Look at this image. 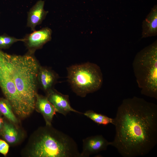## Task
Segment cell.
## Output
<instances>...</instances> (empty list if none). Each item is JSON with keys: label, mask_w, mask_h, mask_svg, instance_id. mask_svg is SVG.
Listing matches in <instances>:
<instances>
[{"label": "cell", "mask_w": 157, "mask_h": 157, "mask_svg": "<svg viewBox=\"0 0 157 157\" xmlns=\"http://www.w3.org/2000/svg\"><path fill=\"white\" fill-rule=\"evenodd\" d=\"M0 88L12 106L16 115L23 119L32 113L19 95L14 82L9 63L8 54L0 50Z\"/></svg>", "instance_id": "8992f818"}, {"label": "cell", "mask_w": 157, "mask_h": 157, "mask_svg": "<svg viewBox=\"0 0 157 157\" xmlns=\"http://www.w3.org/2000/svg\"><path fill=\"white\" fill-rule=\"evenodd\" d=\"M24 38L17 39L6 35H0V48H8L15 42L19 41L24 42Z\"/></svg>", "instance_id": "e0dca14e"}, {"label": "cell", "mask_w": 157, "mask_h": 157, "mask_svg": "<svg viewBox=\"0 0 157 157\" xmlns=\"http://www.w3.org/2000/svg\"><path fill=\"white\" fill-rule=\"evenodd\" d=\"M56 79L57 76L52 71L46 67H40L38 81L43 90L47 93L53 89Z\"/></svg>", "instance_id": "4fadbf2b"}, {"label": "cell", "mask_w": 157, "mask_h": 157, "mask_svg": "<svg viewBox=\"0 0 157 157\" xmlns=\"http://www.w3.org/2000/svg\"><path fill=\"white\" fill-rule=\"evenodd\" d=\"M51 34L52 31L50 28H44L26 35L24 38L23 42L25 43L30 54H31L50 41L51 38Z\"/></svg>", "instance_id": "ba28073f"}, {"label": "cell", "mask_w": 157, "mask_h": 157, "mask_svg": "<svg viewBox=\"0 0 157 157\" xmlns=\"http://www.w3.org/2000/svg\"><path fill=\"white\" fill-rule=\"evenodd\" d=\"M142 38L155 36L157 33V8L155 6L144 20L142 25Z\"/></svg>", "instance_id": "7c38bea8"}, {"label": "cell", "mask_w": 157, "mask_h": 157, "mask_svg": "<svg viewBox=\"0 0 157 157\" xmlns=\"http://www.w3.org/2000/svg\"><path fill=\"white\" fill-rule=\"evenodd\" d=\"M8 57L16 89L32 113L35 109L38 75L40 66L31 54L22 56L8 54Z\"/></svg>", "instance_id": "3957f363"}, {"label": "cell", "mask_w": 157, "mask_h": 157, "mask_svg": "<svg viewBox=\"0 0 157 157\" xmlns=\"http://www.w3.org/2000/svg\"><path fill=\"white\" fill-rule=\"evenodd\" d=\"M9 145L4 140L0 139V153L4 156H6L9 150Z\"/></svg>", "instance_id": "ac0fdd59"}, {"label": "cell", "mask_w": 157, "mask_h": 157, "mask_svg": "<svg viewBox=\"0 0 157 157\" xmlns=\"http://www.w3.org/2000/svg\"><path fill=\"white\" fill-rule=\"evenodd\" d=\"M26 148L31 157H81L74 140L69 135L46 125L33 134Z\"/></svg>", "instance_id": "7a4b0ae2"}, {"label": "cell", "mask_w": 157, "mask_h": 157, "mask_svg": "<svg viewBox=\"0 0 157 157\" xmlns=\"http://www.w3.org/2000/svg\"><path fill=\"white\" fill-rule=\"evenodd\" d=\"M68 81L73 92L85 97L88 94L99 90L103 84L100 67L89 62L72 65L67 68Z\"/></svg>", "instance_id": "5b68a950"}, {"label": "cell", "mask_w": 157, "mask_h": 157, "mask_svg": "<svg viewBox=\"0 0 157 157\" xmlns=\"http://www.w3.org/2000/svg\"><path fill=\"white\" fill-rule=\"evenodd\" d=\"M47 93L48 100L53 106L56 112L65 116L71 112L83 114L72 107L68 95L63 94L53 89Z\"/></svg>", "instance_id": "9c48e42d"}, {"label": "cell", "mask_w": 157, "mask_h": 157, "mask_svg": "<svg viewBox=\"0 0 157 157\" xmlns=\"http://www.w3.org/2000/svg\"><path fill=\"white\" fill-rule=\"evenodd\" d=\"M0 136L7 143L12 145L18 143L20 138L17 126L5 119H4L3 126Z\"/></svg>", "instance_id": "5bb4252c"}, {"label": "cell", "mask_w": 157, "mask_h": 157, "mask_svg": "<svg viewBox=\"0 0 157 157\" xmlns=\"http://www.w3.org/2000/svg\"><path fill=\"white\" fill-rule=\"evenodd\" d=\"M0 113L16 126L18 124V120L13 112L12 106L6 98L0 97Z\"/></svg>", "instance_id": "9a60e30c"}, {"label": "cell", "mask_w": 157, "mask_h": 157, "mask_svg": "<svg viewBox=\"0 0 157 157\" xmlns=\"http://www.w3.org/2000/svg\"><path fill=\"white\" fill-rule=\"evenodd\" d=\"M2 115L0 113V133L1 131L3 126L4 119L1 117Z\"/></svg>", "instance_id": "d6986e66"}, {"label": "cell", "mask_w": 157, "mask_h": 157, "mask_svg": "<svg viewBox=\"0 0 157 157\" xmlns=\"http://www.w3.org/2000/svg\"><path fill=\"white\" fill-rule=\"evenodd\" d=\"M35 109L42 115L46 125H51L54 115L56 112L52 104L48 100L47 97L37 93L35 103Z\"/></svg>", "instance_id": "30bf717a"}, {"label": "cell", "mask_w": 157, "mask_h": 157, "mask_svg": "<svg viewBox=\"0 0 157 157\" xmlns=\"http://www.w3.org/2000/svg\"><path fill=\"white\" fill-rule=\"evenodd\" d=\"M114 125L115 134L110 145L124 157L144 156L157 143V106L134 96L123 100Z\"/></svg>", "instance_id": "6da1fadb"}, {"label": "cell", "mask_w": 157, "mask_h": 157, "mask_svg": "<svg viewBox=\"0 0 157 157\" xmlns=\"http://www.w3.org/2000/svg\"><path fill=\"white\" fill-rule=\"evenodd\" d=\"M83 114L97 124L104 126L110 124L114 125V118L97 113L92 110H87L83 113Z\"/></svg>", "instance_id": "2e32d148"}, {"label": "cell", "mask_w": 157, "mask_h": 157, "mask_svg": "<svg viewBox=\"0 0 157 157\" xmlns=\"http://www.w3.org/2000/svg\"><path fill=\"white\" fill-rule=\"evenodd\" d=\"M83 149L81 157H88L90 156L106 150L110 145L108 141L102 135L88 137L83 140Z\"/></svg>", "instance_id": "52a82bcc"}, {"label": "cell", "mask_w": 157, "mask_h": 157, "mask_svg": "<svg viewBox=\"0 0 157 157\" xmlns=\"http://www.w3.org/2000/svg\"><path fill=\"white\" fill-rule=\"evenodd\" d=\"M44 4L43 1H38L28 13L27 26L33 31H35L37 25L41 23L48 13V11L44 9Z\"/></svg>", "instance_id": "8fae6325"}, {"label": "cell", "mask_w": 157, "mask_h": 157, "mask_svg": "<svg viewBox=\"0 0 157 157\" xmlns=\"http://www.w3.org/2000/svg\"><path fill=\"white\" fill-rule=\"evenodd\" d=\"M132 67L141 94L157 99L156 41L137 53Z\"/></svg>", "instance_id": "277c9868"}]
</instances>
